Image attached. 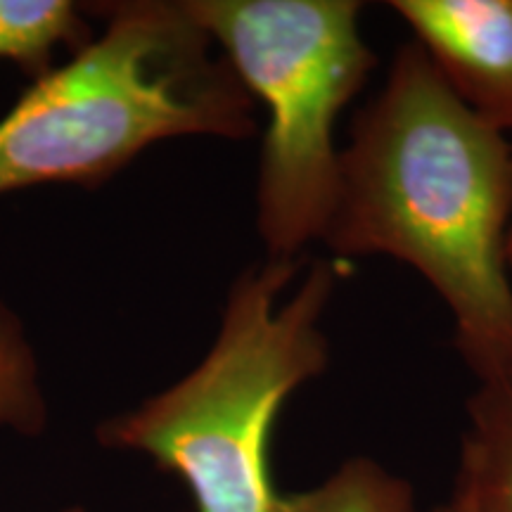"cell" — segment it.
<instances>
[{"label":"cell","instance_id":"6da1fadb","mask_svg":"<svg viewBox=\"0 0 512 512\" xmlns=\"http://www.w3.org/2000/svg\"><path fill=\"white\" fill-rule=\"evenodd\" d=\"M512 145L479 119L418 43L396 50L339 157L323 245L349 264L389 256L430 283L479 380L512 370Z\"/></svg>","mask_w":512,"mask_h":512},{"label":"cell","instance_id":"7a4b0ae2","mask_svg":"<svg viewBox=\"0 0 512 512\" xmlns=\"http://www.w3.org/2000/svg\"><path fill=\"white\" fill-rule=\"evenodd\" d=\"M102 29L0 117V197L110 181L147 147L247 140L256 102L185 0L86 5Z\"/></svg>","mask_w":512,"mask_h":512},{"label":"cell","instance_id":"3957f363","mask_svg":"<svg viewBox=\"0 0 512 512\" xmlns=\"http://www.w3.org/2000/svg\"><path fill=\"white\" fill-rule=\"evenodd\" d=\"M299 259L249 266L230 285L214 344L188 375L100 422L105 448L133 451L171 472L197 512H278L271 434L285 401L330 366L323 316L339 275L318 259L290 297Z\"/></svg>","mask_w":512,"mask_h":512},{"label":"cell","instance_id":"277c9868","mask_svg":"<svg viewBox=\"0 0 512 512\" xmlns=\"http://www.w3.org/2000/svg\"><path fill=\"white\" fill-rule=\"evenodd\" d=\"M254 102L266 110L256 230L268 259L323 240L339 190L335 126L377 57L358 0H185Z\"/></svg>","mask_w":512,"mask_h":512},{"label":"cell","instance_id":"5b68a950","mask_svg":"<svg viewBox=\"0 0 512 512\" xmlns=\"http://www.w3.org/2000/svg\"><path fill=\"white\" fill-rule=\"evenodd\" d=\"M389 8L458 98L512 133V0H392Z\"/></svg>","mask_w":512,"mask_h":512},{"label":"cell","instance_id":"8992f818","mask_svg":"<svg viewBox=\"0 0 512 512\" xmlns=\"http://www.w3.org/2000/svg\"><path fill=\"white\" fill-rule=\"evenodd\" d=\"M465 415L453 491L475 512H512V370L479 380Z\"/></svg>","mask_w":512,"mask_h":512},{"label":"cell","instance_id":"52a82bcc","mask_svg":"<svg viewBox=\"0 0 512 512\" xmlns=\"http://www.w3.org/2000/svg\"><path fill=\"white\" fill-rule=\"evenodd\" d=\"M83 8L72 0H0V60L34 81L46 76L57 50L74 55L95 36Z\"/></svg>","mask_w":512,"mask_h":512},{"label":"cell","instance_id":"ba28073f","mask_svg":"<svg viewBox=\"0 0 512 512\" xmlns=\"http://www.w3.org/2000/svg\"><path fill=\"white\" fill-rule=\"evenodd\" d=\"M278 512H418V503L408 479L356 456L311 489L280 496Z\"/></svg>","mask_w":512,"mask_h":512},{"label":"cell","instance_id":"9c48e42d","mask_svg":"<svg viewBox=\"0 0 512 512\" xmlns=\"http://www.w3.org/2000/svg\"><path fill=\"white\" fill-rule=\"evenodd\" d=\"M48 425L41 368L22 318L0 299V430L36 437Z\"/></svg>","mask_w":512,"mask_h":512},{"label":"cell","instance_id":"30bf717a","mask_svg":"<svg viewBox=\"0 0 512 512\" xmlns=\"http://www.w3.org/2000/svg\"><path fill=\"white\" fill-rule=\"evenodd\" d=\"M427 512H475V510H472V505L467 503L463 496H460V494H456V491H453V494H451V498H448V501L432 505V508L427 510Z\"/></svg>","mask_w":512,"mask_h":512},{"label":"cell","instance_id":"8fae6325","mask_svg":"<svg viewBox=\"0 0 512 512\" xmlns=\"http://www.w3.org/2000/svg\"><path fill=\"white\" fill-rule=\"evenodd\" d=\"M60 512H86L81 508V505H69V508H64V510H60Z\"/></svg>","mask_w":512,"mask_h":512},{"label":"cell","instance_id":"7c38bea8","mask_svg":"<svg viewBox=\"0 0 512 512\" xmlns=\"http://www.w3.org/2000/svg\"><path fill=\"white\" fill-rule=\"evenodd\" d=\"M508 245H510V252H512V226H510V240H508Z\"/></svg>","mask_w":512,"mask_h":512},{"label":"cell","instance_id":"4fadbf2b","mask_svg":"<svg viewBox=\"0 0 512 512\" xmlns=\"http://www.w3.org/2000/svg\"><path fill=\"white\" fill-rule=\"evenodd\" d=\"M510 275H512V252H510Z\"/></svg>","mask_w":512,"mask_h":512}]
</instances>
